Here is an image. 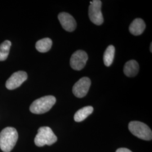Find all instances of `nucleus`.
I'll use <instances>...</instances> for the list:
<instances>
[{"mask_svg":"<svg viewBox=\"0 0 152 152\" xmlns=\"http://www.w3.org/2000/svg\"><path fill=\"white\" fill-rule=\"evenodd\" d=\"M139 70V66L138 63L134 60H131L126 63L124 72L125 75L129 77L136 76Z\"/></svg>","mask_w":152,"mask_h":152,"instance_id":"11","label":"nucleus"},{"mask_svg":"<svg viewBox=\"0 0 152 152\" xmlns=\"http://www.w3.org/2000/svg\"><path fill=\"white\" fill-rule=\"evenodd\" d=\"M131 132L139 139L144 140H151L152 132L146 124L139 121H131L129 124Z\"/></svg>","mask_w":152,"mask_h":152,"instance_id":"4","label":"nucleus"},{"mask_svg":"<svg viewBox=\"0 0 152 152\" xmlns=\"http://www.w3.org/2000/svg\"><path fill=\"white\" fill-rule=\"evenodd\" d=\"M115 48L113 45H109L104 52L103 56L104 63L107 66L112 64L114 59Z\"/></svg>","mask_w":152,"mask_h":152,"instance_id":"14","label":"nucleus"},{"mask_svg":"<svg viewBox=\"0 0 152 152\" xmlns=\"http://www.w3.org/2000/svg\"><path fill=\"white\" fill-rule=\"evenodd\" d=\"M56 103V98L49 95L34 100L30 106V111L34 114H43L48 112Z\"/></svg>","mask_w":152,"mask_h":152,"instance_id":"2","label":"nucleus"},{"mask_svg":"<svg viewBox=\"0 0 152 152\" xmlns=\"http://www.w3.org/2000/svg\"><path fill=\"white\" fill-rule=\"evenodd\" d=\"M102 1L100 0H94L90 2L88 8V16L90 20L94 24L100 26L104 22L103 16L101 11Z\"/></svg>","mask_w":152,"mask_h":152,"instance_id":"5","label":"nucleus"},{"mask_svg":"<svg viewBox=\"0 0 152 152\" xmlns=\"http://www.w3.org/2000/svg\"><path fill=\"white\" fill-rule=\"evenodd\" d=\"M11 42L9 40H6L0 45V61L5 60L9 54Z\"/></svg>","mask_w":152,"mask_h":152,"instance_id":"15","label":"nucleus"},{"mask_svg":"<svg viewBox=\"0 0 152 152\" xmlns=\"http://www.w3.org/2000/svg\"><path fill=\"white\" fill-rule=\"evenodd\" d=\"M53 42L49 38H45L38 41L36 44V48L40 53H46L51 48Z\"/></svg>","mask_w":152,"mask_h":152,"instance_id":"13","label":"nucleus"},{"mask_svg":"<svg viewBox=\"0 0 152 152\" xmlns=\"http://www.w3.org/2000/svg\"><path fill=\"white\" fill-rule=\"evenodd\" d=\"M115 152H132L129 149L125 148H119Z\"/></svg>","mask_w":152,"mask_h":152,"instance_id":"16","label":"nucleus"},{"mask_svg":"<svg viewBox=\"0 0 152 152\" xmlns=\"http://www.w3.org/2000/svg\"><path fill=\"white\" fill-rule=\"evenodd\" d=\"M27 73L24 71H18L14 73L6 82V87L9 90H14L20 87L27 80Z\"/></svg>","mask_w":152,"mask_h":152,"instance_id":"8","label":"nucleus"},{"mask_svg":"<svg viewBox=\"0 0 152 152\" xmlns=\"http://www.w3.org/2000/svg\"><path fill=\"white\" fill-rule=\"evenodd\" d=\"M93 110L94 108L91 106H87L80 109L75 114L74 120L77 122L83 121L92 113Z\"/></svg>","mask_w":152,"mask_h":152,"instance_id":"12","label":"nucleus"},{"mask_svg":"<svg viewBox=\"0 0 152 152\" xmlns=\"http://www.w3.org/2000/svg\"><path fill=\"white\" fill-rule=\"evenodd\" d=\"M146 27L145 22L140 18L135 19L131 23L129 31L134 36H139L144 31Z\"/></svg>","mask_w":152,"mask_h":152,"instance_id":"10","label":"nucleus"},{"mask_svg":"<svg viewBox=\"0 0 152 152\" xmlns=\"http://www.w3.org/2000/svg\"><path fill=\"white\" fill-rule=\"evenodd\" d=\"M90 86V79L86 77H82L73 86V93L77 98H83L87 95Z\"/></svg>","mask_w":152,"mask_h":152,"instance_id":"7","label":"nucleus"},{"mask_svg":"<svg viewBox=\"0 0 152 152\" xmlns=\"http://www.w3.org/2000/svg\"><path fill=\"white\" fill-rule=\"evenodd\" d=\"M152 43H151V48H150V49H151V53H152Z\"/></svg>","mask_w":152,"mask_h":152,"instance_id":"17","label":"nucleus"},{"mask_svg":"<svg viewBox=\"0 0 152 152\" xmlns=\"http://www.w3.org/2000/svg\"><path fill=\"white\" fill-rule=\"evenodd\" d=\"M57 137L49 127L44 126L39 128L37 134L34 138V143L37 147L45 145H51L57 141Z\"/></svg>","mask_w":152,"mask_h":152,"instance_id":"3","label":"nucleus"},{"mask_svg":"<svg viewBox=\"0 0 152 152\" xmlns=\"http://www.w3.org/2000/svg\"><path fill=\"white\" fill-rule=\"evenodd\" d=\"M58 19L64 29L68 32H73L76 29L77 23L74 18L67 12H60Z\"/></svg>","mask_w":152,"mask_h":152,"instance_id":"9","label":"nucleus"},{"mask_svg":"<svg viewBox=\"0 0 152 152\" xmlns=\"http://www.w3.org/2000/svg\"><path fill=\"white\" fill-rule=\"evenodd\" d=\"M18 139V134L14 127H7L0 132V148L4 152H11Z\"/></svg>","mask_w":152,"mask_h":152,"instance_id":"1","label":"nucleus"},{"mask_svg":"<svg viewBox=\"0 0 152 152\" xmlns=\"http://www.w3.org/2000/svg\"><path fill=\"white\" fill-rule=\"evenodd\" d=\"M87 60V53L83 50H78L72 55L70 59V65L74 70L81 71L86 65Z\"/></svg>","mask_w":152,"mask_h":152,"instance_id":"6","label":"nucleus"}]
</instances>
